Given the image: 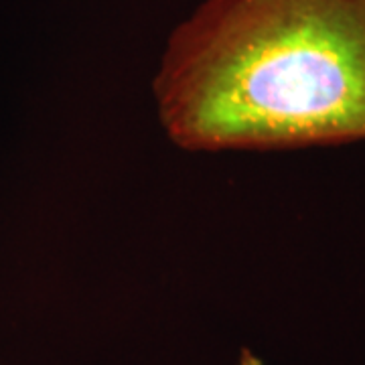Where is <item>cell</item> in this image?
<instances>
[{"mask_svg": "<svg viewBox=\"0 0 365 365\" xmlns=\"http://www.w3.org/2000/svg\"><path fill=\"white\" fill-rule=\"evenodd\" d=\"M185 150L365 140V0H205L173 31L153 81Z\"/></svg>", "mask_w": 365, "mask_h": 365, "instance_id": "6da1fadb", "label": "cell"}, {"mask_svg": "<svg viewBox=\"0 0 365 365\" xmlns=\"http://www.w3.org/2000/svg\"><path fill=\"white\" fill-rule=\"evenodd\" d=\"M237 365H264V364L260 361V357H258V355H254L250 349H242V353H240V359H237Z\"/></svg>", "mask_w": 365, "mask_h": 365, "instance_id": "7a4b0ae2", "label": "cell"}]
</instances>
